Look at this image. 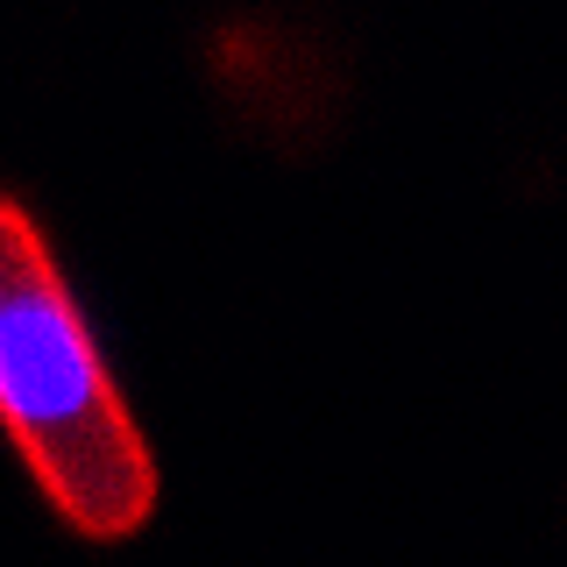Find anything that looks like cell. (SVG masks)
<instances>
[{
	"mask_svg": "<svg viewBox=\"0 0 567 567\" xmlns=\"http://www.w3.org/2000/svg\"><path fill=\"white\" fill-rule=\"evenodd\" d=\"M0 433L79 539L156 518V454L128 419L43 227L0 192Z\"/></svg>",
	"mask_w": 567,
	"mask_h": 567,
	"instance_id": "1",
	"label": "cell"
}]
</instances>
